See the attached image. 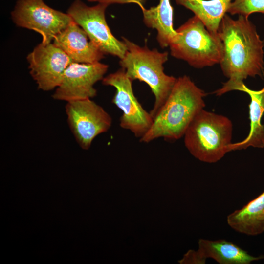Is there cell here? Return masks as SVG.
<instances>
[{
	"instance_id": "cell-19",
	"label": "cell",
	"mask_w": 264,
	"mask_h": 264,
	"mask_svg": "<svg viewBox=\"0 0 264 264\" xmlns=\"http://www.w3.org/2000/svg\"><path fill=\"white\" fill-rule=\"evenodd\" d=\"M206 262V260L200 256L198 250H188L183 258L178 261L181 264H205Z\"/></svg>"
},
{
	"instance_id": "cell-12",
	"label": "cell",
	"mask_w": 264,
	"mask_h": 264,
	"mask_svg": "<svg viewBox=\"0 0 264 264\" xmlns=\"http://www.w3.org/2000/svg\"><path fill=\"white\" fill-rule=\"evenodd\" d=\"M53 41L73 62L93 63L99 62L104 58V54L73 20L55 37Z\"/></svg>"
},
{
	"instance_id": "cell-10",
	"label": "cell",
	"mask_w": 264,
	"mask_h": 264,
	"mask_svg": "<svg viewBox=\"0 0 264 264\" xmlns=\"http://www.w3.org/2000/svg\"><path fill=\"white\" fill-rule=\"evenodd\" d=\"M30 74L38 88L51 90L61 83L64 72L73 61L53 43L37 45L27 57Z\"/></svg>"
},
{
	"instance_id": "cell-7",
	"label": "cell",
	"mask_w": 264,
	"mask_h": 264,
	"mask_svg": "<svg viewBox=\"0 0 264 264\" xmlns=\"http://www.w3.org/2000/svg\"><path fill=\"white\" fill-rule=\"evenodd\" d=\"M11 16L17 26L39 33L44 44L51 43L73 21L69 14L51 8L43 0H18Z\"/></svg>"
},
{
	"instance_id": "cell-15",
	"label": "cell",
	"mask_w": 264,
	"mask_h": 264,
	"mask_svg": "<svg viewBox=\"0 0 264 264\" xmlns=\"http://www.w3.org/2000/svg\"><path fill=\"white\" fill-rule=\"evenodd\" d=\"M241 91L247 93L251 99L249 104L250 131L242 141L229 145L228 152L246 149L249 147L264 148V125L261 123L264 113V86L260 90H253L244 84Z\"/></svg>"
},
{
	"instance_id": "cell-1",
	"label": "cell",
	"mask_w": 264,
	"mask_h": 264,
	"mask_svg": "<svg viewBox=\"0 0 264 264\" xmlns=\"http://www.w3.org/2000/svg\"><path fill=\"white\" fill-rule=\"evenodd\" d=\"M218 35L223 44L220 63L223 74L229 80L214 93L217 96L242 88L248 77L264 78V42L255 26L248 18L239 15L237 20L225 14L220 22Z\"/></svg>"
},
{
	"instance_id": "cell-17",
	"label": "cell",
	"mask_w": 264,
	"mask_h": 264,
	"mask_svg": "<svg viewBox=\"0 0 264 264\" xmlns=\"http://www.w3.org/2000/svg\"><path fill=\"white\" fill-rule=\"evenodd\" d=\"M234 0H175L177 4L192 11L214 35H218L223 16Z\"/></svg>"
},
{
	"instance_id": "cell-18",
	"label": "cell",
	"mask_w": 264,
	"mask_h": 264,
	"mask_svg": "<svg viewBox=\"0 0 264 264\" xmlns=\"http://www.w3.org/2000/svg\"><path fill=\"white\" fill-rule=\"evenodd\" d=\"M227 12L231 15L239 14L248 18L251 14H264V0H234Z\"/></svg>"
},
{
	"instance_id": "cell-4",
	"label": "cell",
	"mask_w": 264,
	"mask_h": 264,
	"mask_svg": "<svg viewBox=\"0 0 264 264\" xmlns=\"http://www.w3.org/2000/svg\"><path fill=\"white\" fill-rule=\"evenodd\" d=\"M232 123L227 117L201 110L184 135L185 146L197 159L214 163L228 153L231 143Z\"/></svg>"
},
{
	"instance_id": "cell-2",
	"label": "cell",
	"mask_w": 264,
	"mask_h": 264,
	"mask_svg": "<svg viewBox=\"0 0 264 264\" xmlns=\"http://www.w3.org/2000/svg\"><path fill=\"white\" fill-rule=\"evenodd\" d=\"M206 95L189 77L176 78L151 128L140 141L147 143L159 138L175 140L184 136L194 117L205 107L203 98Z\"/></svg>"
},
{
	"instance_id": "cell-13",
	"label": "cell",
	"mask_w": 264,
	"mask_h": 264,
	"mask_svg": "<svg viewBox=\"0 0 264 264\" xmlns=\"http://www.w3.org/2000/svg\"><path fill=\"white\" fill-rule=\"evenodd\" d=\"M198 251L205 260L211 258L220 264H250L253 261L264 259V255L252 256L224 239H199Z\"/></svg>"
},
{
	"instance_id": "cell-11",
	"label": "cell",
	"mask_w": 264,
	"mask_h": 264,
	"mask_svg": "<svg viewBox=\"0 0 264 264\" xmlns=\"http://www.w3.org/2000/svg\"><path fill=\"white\" fill-rule=\"evenodd\" d=\"M108 67L100 62L72 63L66 69L61 83L52 95L53 98L68 102L94 97L97 90L94 85L102 80Z\"/></svg>"
},
{
	"instance_id": "cell-8",
	"label": "cell",
	"mask_w": 264,
	"mask_h": 264,
	"mask_svg": "<svg viewBox=\"0 0 264 264\" xmlns=\"http://www.w3.org/2000/svg\"><path fill=\"white\" fill-rule=\"evenodd\" d=\"M109 5L99 3L88 6L80 0H75L67 13L86 32L90 40L104 53L123 58L127 47L123 41L117 39L107 23L105 11Z\"/></svg>"
},
{
	"instance_id": "cell-16",
	"label": "cell",
	"mask_w": 264,
	"mask_h": 264,
	"mask_svg": "<svg viewBox=\"0 0 264 264\" xmlns=\"http://www.w3.org/2000/svg\"><path fill=\"white\" fill-rule=\"evenodd\" d=\"M140 8L145 24L156 30L157 40L160 46L162 48L169 46L176 35V30L173 28V9L170 0H160L157 6L149 9L144 6Z\"/></svg>"
},
{
	"instance_id": "cell-20",
	"label": "cell",
	"mask_w": 264,
	"mask_h": 264,
	"mask_svg": "<svg viewBox=\"0 0 264 264\" xmlns=\"http://www.w3.org/2000/svg\"><path fill=\"white\" fill-rule=\"evenodd\" d=\"M89 1H97L99 3H106L108 5L112 3H134L137 4L140 8L144 6L146 0H88Z\"/></svg>"
},
{
	"instance_id": "cell-9",
	"label": "cell",
	"mask_w": 264,
	"mask_h": 264,
	"mask_svg": "<svg viewBox=\"0 0 264 264\" xmlns=\"http://www.w3.org/2000/svg\"><path fill=\"white\" fill-rule=\"evenodd\" d=\"M65 111L69 127L84 150H88L95 138L107 132L112 125L110 115L91 99L67 102Z\"/></svg>"
},
{
	"instance_id": "cell-3",
	"label": "cell",
	"mask_w": 264,
	"mask_h": 264,
	"mask_svg": "<svg viewBox=\"0 0 264 264\" xmlns=\"http://www.w3.org/2000/svg\"><path fill=\"white\" fill-rule=\"evenodd\" d=\"M127 50L119 64L127 76L132 81L146 83L154 96L153 107L150 112L153 119L168 97L176 78L166 74L164 64L168 60V53L160 52L141 47L122 37Z\"/></svg>"
},
{
	"instance_id": "cell-14",
	"label": "cell",
	"mask_w": 264,
	"mask_h": 264,
	"mask_svg": "<svg viewBox=\"0 0 264 264\" xmlns=\"http://www.w3.org/2000/svg\"><path fill=\"white\" fill-rule=\"evenodd\" d=\"M228 225L234 230L248 236L264 232V190L259 196L226 218Z\"/></svg>"
},
{
	"instance_id": "cell-6",
	"label": "cell",
	"mask_w": 264,
	"mask_h": 264,
	"mask_svg": "<svg viewBox=\"0 0 264 264\" xmlns=\"http://www.w3.org/2000/svg\"><path fill=\"white\" fill-rule=\"evenodd\" d=\"M132 82L122 68L102 79L104 85L113 87L116 89L111 102L122 111L120 126L140 139L151 128L154 119L134 95Z\"/></svg>"
},
{
	"instance_id": "cell-5",
	"label": "cell",
	"mask_w": 264,
	"mask_h": 264,
	"mask_svg": "<svg viewBox=\"0 0 264 264\" xmlns=\"http://www.w3.org/2000/svg\"><path fill=\"white\" fill-rule=\"evenodd\" d=\"M169 47L174 57L186 61L198 68L220 63L223 44L218 35H214L196 16L176 30Z\"/></svg>"
}]
</instances>
